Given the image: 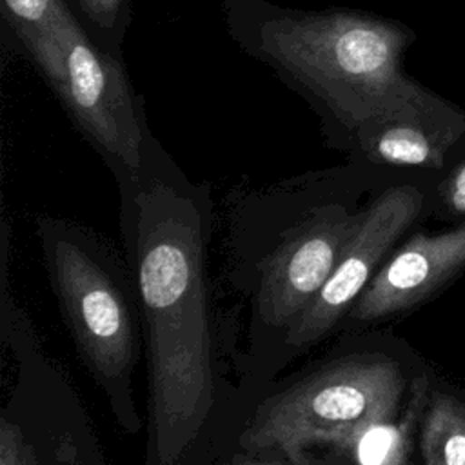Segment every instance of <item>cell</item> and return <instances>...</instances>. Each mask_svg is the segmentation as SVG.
<instances>
[{"mask_svg":"<svg viewBox=\"0 0 465 465\" xmlns=\"http://www.w3.org/2000/svg\"><path fill=\"white\" fill-rule=\"evenodd\" d=\"M443 198L456 214H465V162H461L443 185Z\"/></svg>","mask_w":465,"mask_h":465,"instance_id":"15","label":"cell"},{"mask_svg":"<svg viewBox=\"0 0 465 465\" xmlns=\"http://www.w3.org/2000/svg\"><path fill=\"white\" fill-rule=\"evenodd\" d=\"M243 27L238 40L252 54L360 140L436 98L405 74L401 60L411 33L398 22L347 9L271 7Z\"/></svg>","mask_w":465,"mask_h":465,"instance_id":"2","label":"cell"},{"mask_svg":"<svg viewBox=\"0 0 465 465\" xmlns=\"http://www.w3.org/2000/svg\"><path fill=\"white\" fill-rule=\"evenodd\" d=\"M260 465H278V463H260Z\"/></svg>","mask_w":465,"mask_h":465,"instance_id":"16","label":"cell"},{"mask_svg":"<svg viewBox=\"0 0 465 465\" xmlns=\"http://www.w3.org/2000/svg\"><path fill=\"white\" fill-rule=\"evenodd\" d=\"M401 391L394 361L343 360L263 401L240 443L249 450L280 449L292 465H307V447L340 445L363 425L394 418Z\"/></svg>","mask_w":465,"mask_h":465,"instance_id":"3","label":"cell"},{"mask_svg":"<svg viewBox=\"0 0 465 465\" xmlns=\"http://www.w3.org/2000/svg\"><path fill=\"white\" fill-rule=\"evenodd\" d=\"M360 214L341 207L316 211L291 231L263 265L258 305L272 327H289L327 283Z\"/></svg>","mask_w":465,"mask_h":465,"instance_id":"7","label":"cell"},{"mask_svg":"<svg viewBox=\"0 0 465 465\" xmlns=\"http://www.w3.org/2000/svg\"><path fill=\"white\" fill-rule=\"evenodd\" d=\"M425 400V381L416 383V394L401 421L392 418L378 420L363 425L349 436L341 447L352 456L356 465H405L411 430Z\"/></svg>","mask_w":465,"mask_h":465,"instance_id":"10","label":"cell"},{"mask_svg":"<svg viewBox=\"0 0 465 465\" xmlns=\"http://www.w3.org/2000/svg\"><path fill=\"white\" fill-rule=\"evenodd\" d=\"M51 265L64 314L89 367L107 387L125 380L138 341L124 294L74 242L56 240Z\"/></svg>","mask_w":465,"mask_h":465,"instance_id":"5","label":"cell"},{"mask_svg":"<svg viewBox=\"0 0 465 465\" xmlns=\"http://www.w3.org/2000/svg\"><path fill=\"white\" fill-rule=\"evenodd\" d=\"M465 269V223L441 234L412 236L367 283L352 307L358 320L407 311Z\"/></svg>","mask_w":465,"mask_h":465,"instance_id":"8","label":"cell"},{"mask_svg":"<svg viewBox=\"0 0 465 465\" xmlns=\"http://www.w3.org/2000/svg\"><path fill=\"white\" fill-rule=\"evenodd\" d=\"M15 33H36L56 16L60 0H4Z\"/></svg>","mask_w":465,"mask_h":465,"instance_id":"12","label":"cell"},{"mask_svg":"<svg viewBox=\"0 0 465 465\" xmlns=\"http://www.w3.org/2000/svg\"><path fill=\"white\" fill-rule=\"evenodd\" d=\"M463 131L465 120L458 111L434 98L425 109L372 129L361 138V147L376 162L438 169Z\"/></svg>","mask_w":465,"mask_h":465,"instance_id":"9","label":"cell"},{"mask_svg":"<svg viewBox=\"0 0 465 465\" xmlns=\"http://www.w3.org/2000/svg\"><path fill=\"white\" fill-rule=\"evenodd\" d=\"M420 465H465V401L434 392L421 421Z\"/></svg>","mask_w":465,"mask_h":465,"instance_id":"11","label":"cell"},{"mask_svg":"<svg viewBox=\"0 0 465 465\" xmlns=\"http://www.w3.org/2000/svg\"><path fill=\"white\" fill-rule=\"evenodd\" d=\"M0 465H36L18 427L7 420H2L0 427Z\"/></svg>","mask_w":465,"mask_h":465,"instance_id":"13","label":"cell"},{"mask_svg":"<svg viewBox=\"0 0 465 465\" xmlns=\"http://www.w3.org/2000/svg\"><path fill=\"white\" fill-rule=\"evenodd\" d=\"M421 205V193L411 185H401L385 191L360 214L327 283L289 325L287 343L309 345L334 327L349 305L360 298L383 254L418 218Z\"/></svg>","mask_w":465,"mask_h":465,"instance_id":"6","label":"cell"},{"mask_svg":"<svg viewBox=\"0 0 465 465\" xmlns=\"http://www.w3.org/2000/svg\"><path fill=\"white\" fill-rule=\"evenodd\" d=\"M18 38L84 134L136 171L143 127L131 84L120 64L93 45L64 0L45 29L20 33Z\"/></svg>","mask_w":465,"mask_h":465,"instance_id":"4","label":"cell"},{"mask_svg":"<svg viewBox=\"0 0 465 465\" xmlns=\"http://www.w3.org/2000/svg\"><path fill=\"white\" fill-rule=\"evenodd\" d=\"M136 209L156 458L160 465H176L213 405L202 216L167 185L140 193Z\"/></svg>","mask_w":465,"mask_h":465,"instance_id":"1","label":"cell"},{"mask_svg":"<svg viewBox=\"0 0 465 465\" xmlns=\"http://www.w3.org/2000/svg\"><path fill=\"white\" fill-rule=\"evenodd\" d=\"M84 15L104 29H113L118 18L124 15L125 0H78Z\"/></svg>","mask_w":465,"mask_h":465,"instance_id":"14","label":"cell"}]
</instances>
